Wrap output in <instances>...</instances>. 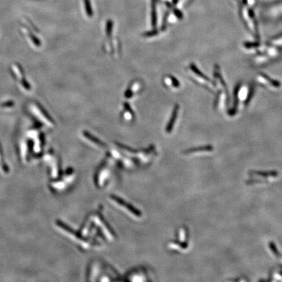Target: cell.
I'll return each instance as SVG.
<instances>
[{"mask_svg": "<svg viewBox=\"0 0 282 282\" xmlns=\"http://www.w3.org/2000/svg\"><path fill=\"white\" fill-rule=\"evenodd\" d=\"M254 93H255V87H254V85H252L251 86H250L248 95H247V98L246 99L245 106H247L249 105V103H250L253 96H254Z\"/></svg>", "mask_w": 282, "mask_h": 282, "instance_id": "obj_6", "label": "cell"}, {"mask_svg": "<svg viewBox=\"0 0 282 282\" xmlns=\"http://www.w3.org/2000/svg\"><path fill=\"white\" fill-rule=\"evenodd\" d=\"M259 45V44L257 43H244V47L247 48L257 47Z\"/></svg>", "mask_w": 282, "mask_h": 282, "instance_id": "obj_10", "label": "cell"}, {"mask_svg": "<svg viewBox=\"0 0 282 282\" xmlns=\"http://www.w3.org/2000/svg\"><path fill=\"white\" fill-rule=\"evenodd\" d=\"M212 149H213V148L212 146H206L190 149H189V150H187V153L190 154V153H193V152H198V151H210V150H212Z\"/></svg>", "mask_w": 282, "mask_h": 282, "instance_id": "obj_5", "label": "cell"}, {"mask_svg": "<svg viewBox=\"0 0 282 282\" xmlns=\"http://www.w3.org/2000/svg\"><path fill=\"white\" fill-rule=\"evenodd\" d=\"M241 84L238 83L237 86H235L234 90V107L232 108V110L230 111L229 114L231 115L234 114L236 112H237V106H238V92L240 88Z\"/></svg>", "mask_w": 282, "mask_h": 282, "instance_id": "obj_2", "label": "cell"}, {"mask_svg": "<svg viewBox=\"0 0 282 282\" xmlns=\"http://www.w3.org/2000/svg\"><path fill=\"white\" fill-rule=\"evenodd\" d=\"M190 69H191L192 71L193 72H194L195 74H197V76H199V77H200L201 78H203V79H204V80H205L206 81H207V82H209L212 83L213 85H215V84H214V82H213L212 80H210V79L208 77H207L206 75H205V74H204V73H203L202 72H201V71L199 69L196 67V65H194V64H191V65H190Z\"/></svg>", "mask_w": 282, "mask_h": 282, "instance_id": "obj_3", "label": "cell"}, {"mask_svg": "<svg viewBox=\"0 0 282 282\" xmlns=\"http://www.w3.org/2000/svg\"><path fill=\"white\" fill-rule=\"evenodd\" d=\"M178 112H179V105H176L173 108V111H172L171 116L169 120V122L167 125H166V133H170L172 129H173L175 124L176 122V120L178 116Z\"/></svg>", "mask_w": 282, "mask_h": 282, "instance_id": "obj_1", "label": "cell"}, {"mask_svg": "<svg viewBox=\"0 0 282 282\" xmlns=\"http://www.w3.org/2000/svg\"><path fill=\"white\" fill-rule=\"evenodd\" d=\"M170 79L172 82V84H173L175 87H179L180 86V83L178 82V80H177L175 77H170Z\"/></svg>", "mask_w": 282, "mask_h": 282, "instance_id": "obj_11", "label": "cell"}, {"mask_svg": "<svg viewBox=\"0 0 282 282\" xmlns=\"http://www.w3.org/2000/svg\"><path fill=\"white\" fill-rule=\"evenodd\" d=\"M261 75H262V77L265 79L266 80H267V81L271 84L273 86H274V87L276 88H278L280 87V86H281V84L279 81H278V80H274V79H272L270 77H269L268 75H267V74H264V73H262L261 74Z\"/></svg>", "mask_w": 282, "mask_h": 282, "instance_id": "obj_4", "label": "cell"}, {"mask_svg": "<svg viewBox=\"0 0 282 282\" xmlns=\"http://www.w3.org/2000/svg\"><path fill=\"white\" fill-rule=\"evenodd\" d=\"M112 26H113V24H112V20H108V22H107V28H106L107 34L108 36H111V35L112 30Z\"/></svg>", "mask_w": 282, "mask_h": 282, "instance_id": "obj_9", "label": "cell"}, {"mask_svg": "<svg viewBox=\"0 0 282 282\" xmlns=\"http://www.w3.org/2000/svg\"><path fill=\"white\" fill-rule=\"evenodd\" d=\"M85 5H86V13H87V15H88V16H91L92 15H93V13H92L91 4H90L89 0H85Z\"/></svg>", "mask_w": 282, "mask_h": 282, "instance_id": "obj_7", "label": "cell"}, {"mask_svg": "<svg viewBox=\"0 0 282 282\" xmlns=\"http://www.w3.org/2000/svg\"><path fill=\"white\" fill-rule=\"evenodd\" d=\"M84 135H85V137H86V138H88V139L92 141V142H95L96 144H97V145H103V143L101 142L100 141H99L98 139H97L96 138H95V137H92L90 133H87V132H84Z\"/></svg>", "mask_w": 282, "mask_h": 282, "instance_id": "obj_8", "label": "cell"}]
</instances>
